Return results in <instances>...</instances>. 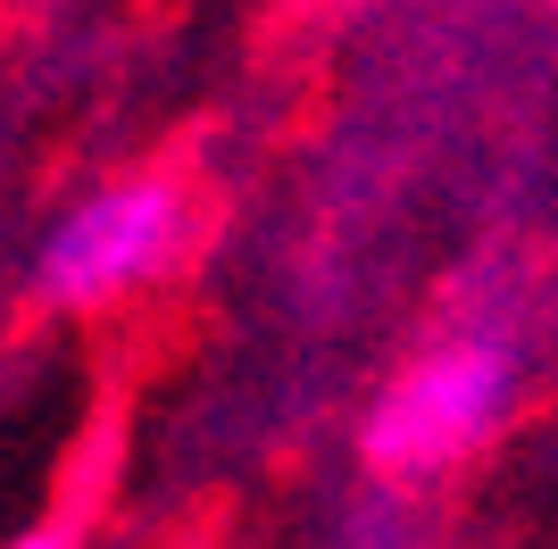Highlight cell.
I'll return each mask as SVG.
<instances>
[{
  "instance_id": "2",
  "label": "cell",
  "mask_w": 558,
  "mask_h": 549,
  "mask_svg": "<svg viewBox=\"0 0 558 549\" xmlns=\"http://www.w3.org/2000/svg\"><path fill=\"white\" fill-rule=\"evenodd\" d=\"M175 233H184V200H175V183H159V175L109 183V192H93L68 225L50 233V251H43V292H50V300H75V308L117 300L125 283H142V274L167 267Z\"/></svg>"
},
{
  "instance_id": "1",
  "label": "cell",
  "mask_w": 558,
  "mask_h": 549,
  "mask_svg": "<svg viewBox=\"0 0 558 549\" xmlns=\"http://www.w3.org/2000/svg\"><path fill=\"white\" fill-rule=\"evenodd\" d=\"M509 350L500 342H450L392 383V400L367 416V457L384 475H425V466H450L475 434H492V416L509 408Z\"/></svg>"
},
{
  "instance_id": "3",
  "label": "cell",
  "mask_w": 558,
  "mask_h": 549,
  "mask_svg": "<svg viewBox=\"0 0 558 549\" xmlns=\"http://www.w3.org/2000/svg\"><path fill=\"white\" fill-rule=\"evenodd\" d=\"M9 549H68L59 533H25V541H9Z\"/></svg>"
}]
</instances>
